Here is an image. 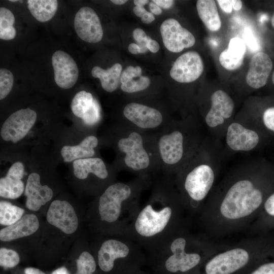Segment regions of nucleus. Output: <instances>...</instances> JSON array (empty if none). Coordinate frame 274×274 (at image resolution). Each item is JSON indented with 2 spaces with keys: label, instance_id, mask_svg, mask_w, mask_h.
<instances>
[{
  "label": "nucleus",
  "instance_id": "1",
  "mask_svg": "<svg viewBox=\"0 0 274 274\" xmlns=\"http://www.w3.org/2000/svg\"><path fill=\"white\" fill-rule=\"evenodd\" d=\"M274 186V169L267 167L257 179H240L222 195L205 204L199 215L209 237H219L250 226Z\"/></svg>",
  "mask_w": 274,
  "mask_h": 274
},
{
  "label": "nucleus",
  "instance_id": "2",
  "mask_svg": "<svg viewBox=\"0 0 274 274\" xmlns=\"http://www.w3.org/2000/svg\"><path fill=\"white\" fill-rule=\"evenodd\" d=\"M274 245L268 234L245 239L233 246H226L211 257L204 267L206 274H232L247 265Z\"/></svg>",
  "mask_w": 274,
  "mask_h": 274
},
{
  "label": "nucleus",
  "instance_id": "3",
  "mask_svg": "<svg viewBox=\"0 0 274 274\" xmlns=\"http://www.w3.org/2000/svg\"><path fill=\"white\" fill-rule=\"evenodd\" d=\"M182 211L170 205L156 208L148 204L136 215L134 230L141 238L146 239H153L169 230L175 233L182 228Z\"/></svg>",
  "mask_w": 274,
  "mask_h": 274
},
{
  "label": "nucleus",
  "instance_id": "4",
  "mask_svg": "<svg viewBox=\"0 0 274 274\" xmlns=\"http://www.w3.org/2000/svg\"><path fill=\"white\" fill-rule=\"evenodd\" d=\"M215 173L211 166L201 164L195 167L186 177L184 187L191 201L188 211L192 214L200 215L202 206L213 186Z\"/></svg>",
  "mask_w": 274,
  "mask_h": 274
},
{
  "label": "nucleus",
  "instance_id": "5",
  "mask_svg": "<svg viewBox=\"0 0 274 274\" xmlns=\"http://www.w3.org/2000/svg\"><path fill=\"white\" fill-rule=\"evenodd\" d=\"M131 194V190L126 184L117 183L109 186L99 199L100 220L108 223L116 222L121 215L123 203Z\"/></svg>",
  "mask_w": 274,
  "mask_h": 274
},
{
  "label": "nucleus",
  "instance_id": "6",
  "mask_svg": "<svg viewBox=\"0 0 274 274\" xmlns=\"http://www.w3.org/2000/svg\"><path fill=\"white\" fill-rule=\"evenodd\" d=\"M37 113L27 108L20 109L10 115L4 122L1 135L6 141L16 143L23 139L35 124Z\"/></svg>",
  "mask_w": 274,
  "mask_h": 274
},
{
  "label": "nucleus",
  "instance_id": "7",
  "mask_svg": "<svg viewBox=\"0 0 274 274\" xmlns=\"http://www.w3.org/2000/svg\"><path fill=\"white\" fill-rule=\"evenodd\" d=\"M160 29L163 44L170 52H180L184 48L193 46L195 43L192 33L183 27L175 19L165 20L161 24Z\"/></svg>",
  "mask_w": 274,
  "mask_h": 274
},
{
  "label": "nucleus",
  "instance_id": "8",
  "mask_svg": "<svg viewBox=\"0 0 274 274\" xmlns=\"http://www.w3.org/2000/svg\"><path fill=\"white\" fill-rule=\"evenodd\" d=\"M74 25L77 35L82 40L90 43L101 40L103 30L99 18L90 7L84 6L77 11Z\"/></svg>",
  "mask_w": 274,
  "mask_h": 274
},
{
  "label": "nucleus",
  "instance_id": "9",
  "mask_svg": "<svg viewBox=\"0 0 274 274\" xmlns=\"http://www.w3.org/2000/svg\"><path fill=\"white\" fill-rule=\"evenodd\" d=\"M203 67L200 55L196 51H188L177 58L169 74L173 79L178 82L190 83L198 79L203 72Z\"/></svg>",
  "mask_w": 274,
  "mask_h": 274
},
{
  "label": "nucleus",
  "instance_id": "10",
  "mask_svg": "<svg viewBox=\"0 0 274 274\" xmlns=\"http://www.w3.org/2000/svg\"><path fill=\"white\" fill-rule=\"evenodd\" d=\"M54 81L60 88H72L79 78L78 66L74 58L66 52L55 51L51 57Z\"/></svg>",
  "mask_w": 274,
  "mask_h": 274
},
{
  "label": "nucleus",
  "instance_id": "11",
  "mask_svg": "<svg viewBox=\"0 0 274 274\" xmlns=\"http://www.w3.org/2000/svg\"><path fill=\"white\" fill-rule=\"evenodd\" d=\"M118 147L126 154L124 162L128 167L139 170L149 166V155L143 147L142 138L138 132H132L127 138L121 139Z\"/></svg>",
  "mask_w": 274,
  "mask_h": 274
},
{
  "label": "nucleus",
  "instance_id": "12",
  "mask_svg": "<svg viewBox=\"0 0 274 274\" xmlns=\"http://www.w3.org/2000/svg\"><path fill=\"white\" fill-rule=\"evenodd\" d=\"M47 220L66 234L75 232L78 219L73 206L65 200L53 201L47 213Z\"/></svg>",
  "mask_w": 274,
  "mask_h": 274
},
{
  "label": "nucleus",
  "instance_id": "13",
  "mask_svg": "<svg viewBox=\"0 0 274 274\" xmlns=\"http://www.w3.org/2000/svg\"><path fill=\"white\" fill-rule=\"evenodd\" d=\"M123 114L130 121L142 128H153L162 121L161 113L156 109L135 102L128 104Z\"/></svg>",
  "mask_w": 274,
  "mask_h": 274
},
{
  "label": "nucleus",
  "instance_id": "14",
  "mask_svg": "<svg viewBox=\"0 0 274 274\" xmlns=\"http://www.w3.org/2000/svg\"><path fill=\"white\" fill-rule=\"evenodd\" d=\"M211 107L206 117V122L210 127H215L230 118L234 104L230 96L225 91L219 90L211 95Z\"/></svg>",
  "mask_w": 274,
  "mask_h": 274
},
{
  "label": "nucleus",
  "instance_id": "15",
  "mask_svg": "<svg viewBox=\"0 0 274 274\" xmlns=\"http://www.w3.org/2000/svg\"><path fill=\"white\" fill-rule=\"evenodd\" d=\"M272 68V60L267 54L263 52L256 53L251 59L246 77L247 84L255 89L264 86Z\"/></svg>",
  "mask_w": 274,
  "mask_h": 274
},
{
  "label": "nucleus",
  "instance_id": "16",
  "mask_svg": "<svg viewBox=\"0 0 274 274\" xmlns=\"http://www.w3.org/2000/svg\"><path fill=\"white\" fill-rule=\"evenodd\" d=\"M226 141L233 150L249 151L259 144L260 138L256 131L246 128L239 123H232L227 128Z\"/></svg>",
  "mask_w": 274,
  "mask_h": 274
},
{
  "label": "nucleus",
  "instance_id": "17",
  "mask_svg": "<svg viewBox=\"0 0 274 274\" xmlns=\"http://www.w3.org/2000/svg\"><path fill=\"white\" fill-rule=\"evenodd\" d=\"M130 247L126 243L116 239L105 241L98 252V264L100 268L105 272L111 271L115 260L128 256Z\"/></svg>",
  "mask_w": 274,
  "mask_h": 274
},
{
  "label": "nucleus",
  "instance_id": "18",
  "mask_svg": "<svg viewBox=\"0 0 274 274\" xmlns=\"http://www.w3.org/2000/svg\"><path fill=\"white\" fill-rule=\"evenodd\" d=\"M53 195V191L48 186L41 184L38 174L33 173L28 176L25 190V205L28 209L38 211L52 199Z\"/></svg>",
  "mask_w": 274,
  "mask_h": 274
},
{
  "label": "nucleus",
  "instance_id": "19",
  "mask_svg": "<svg viewBox=\"0 0 274 274\" xmlns=\"http://www.w3.org/2000/svg\"><path fill=\"white\" fill-rule=\"evenodd\" d=\"M24 168L21 162L13 163L5 177L0 179V196L16 199L21 195L24 191V184L22 181Z\"/></svg>",
  "mask_w": 274,
  "mask_h": 274
},
{
  "label": "nucleus",
  "instance_id": "20",
  "mask_svg": "<svg viewBox=\"0 0 274 274\" xmlns=\"http://www.w3.org/2000/svg\"><path fill=\"white\" fill-rule=\"evenodd\" d=\"M39 227L38 217L34 214H26L15 223L0 231V239L10 242L34 233Z\"/></svg>",
  "mask_w": 274,
  "mask_h": 274
},
{
  "label": "nucleus",
  "instance_id": "21",
  "mask_svg": "<svg viewBox=\"0 0 274 274\" xmlns=\"http://www.w3.org/2000/svg\"><path fill=\"white\" fill-rule=\"evenodd\" d=\"M159 149L163 161L168 164L178 162L183 154V136L179 131L162 136L159 141Z\"/></svg>",
  "mask_w": 274,
  "mask_h": 274
},
{
  "label": "nucleus",
  "instance_id": "22",
  "mask_svg": "<svg viewBox=\"0 0 274 274\" xmlns=\"http://www.w3.org/2000/svg\"><path fill=\"white\" fill-rule=\"evenodd\" d=\"M250 227L252 232L258 235L267 234L274 230V186Z\"/></svg>",
  "mask_w": 274,
  "mask_h": 274
},
{
  "label": "nucleus",
  "instance_id": "23",
  "mask_svg": "<svg viewBox=\"0 0 274 274\" xmlns=\"http://www.w3.org/2000/svg\"><path fill=\"white\" fill-rule=\"evenodd\" d=\"M246 50V44L242 39L239 38H232L229 41L228 48L220 54L219 62L226 70H236L243 64Z\"/></svg>",
  "mask_w": 274,
  "mask_h": 274
},
{
  "label": "nucleus",
  "instance_id": "24",
  "mask_svg": "<svg viewBox=\"0 0 274 274\" xmlns=\"http://www.w3.org/2000/svg\"><path fill=\"white\" fill-rule=\"evenodd\" d=\"M97 144V139L94 135H89L77 145L64 146L61 150V155L65 162L90 158L94 155V148Z\"/></svg>",
  "mask_w": 274,
  "mask_h": 274
},
{
  "label": "nucleus",
  "instance_id": "25",
  "mask_svg": "<svg viewBox=\"0 0 274 274\" xmlns=\"http://www.w3.org/2000/svg\"><path fill=\"white\" fill-rule=\"evenodd\" d=\"M73 166L75 176L81 180L87 178L90 173L101 179H106L108 176L106 166L99 158L77 159L74 161Z\"/></svg>",
  "mask_w": 274,
  "mask_h": 274
},
{
  "label": "nucleus",
  "instance_id": "26",
  "mask_svg": "<svg viewBox=\"0 0 274 274\" xmlns=\"http://www.w3.org/2000/svg\"><path fill=\"white\" fill-rule=\"evenodd\" d=\"M121 89L128 93L142 91L150 85L148 77L142 76V68L139 66H128L122 72L120 78Z\"/></svg>",
  "mask_w": 274,
  "mask_h": 274
},
{
  "label": "nucleus",
  "instance_id": "27",
  "mask_svg": "<svg viewBox=\"0 0 274 274\" xmlns=\"http://www.w3.org/2000/svg\"><path fill=\"white\" fill-rule=\"evenodd\" d=\"M122 66L116 63L107 70L95 66L91 70L92 76L100 80L102 88L106 91L112 92L120 85Z\"/></svg>",
  "mask_w": 274,
  "mask_h": 274
},
{
  "label": "nucleus",
  "instance_id": "28",
  "mask_svg": "<svg viewBox=\"0 0 274 274\" xmlns=\"http://www.w3.org/2000/svg\"><path fill=\"white\" fill-rule=\"evenodd\" d=\"M198 16L208 29L216 31L221 26L218 9L213 0H198L196 3Z\"/></svg>",
  "mask_w": 274,
  "mask_h": 274
},
{
  "label": "nucleus",
  "instance_id": "29",
  "mask_svg": "<svg viewBox=\"0 0 274 274\" xmlns=\"http://www.w3.org/2000/svg\"><path fill=\"white\" fill-rule=\"evenodd\" d=\"M27 8L32 16L40 22L51 20L58 9L56 0H28Z\"/></svg>",
  "mask_w": 274,
  "mask_h": 274
},
{
  "label": "nucleus",
  "instance_id": "30",
  "mask_svg": "<svg viewBox=\"0 0 274 274\" xmlns=\"http://www.w3.org/2000/svg\"><path fill=\"white\" fill-rule=\"evenodd\" d=\"M15 17L9 9L1 7L0 8V39L3 40H11L16 35L15 28L13 27Z\"/></svg>",
  "mask_w": 274,
  "mask_h": 274
},
{
  "label": "nucleus",
  "instance_id": "31",
  "mask_svg": "<svg viewBox=\"0 0 274 274\" xmlns=\"http://www.w3.org/2000/svg\"><path fill=\"white\" fill-rule=\"evenodd\" d=\"M92 95L86 91L77 93L71 102V110L77 117L82 119L85 114L90 109L94 102Z\"/></svg>",
  "mask_w": 274,
  "mask_h": 274
},
{
  "label": "nucleus",
  "instance_id": "32",
  "mask_svg": "<svg viewBox=\"0 0 274 274\" xmlns=\"http://www.w3.org/2000/svg\"><path fill=\"white\" fill-rule=\"evenodd\" d=\"M24 210L11 203L1 201L0 202V223L3 225H11L20 219Z\"/></svg>",
  "mask_w": 274,
  "mask_h": 274
},
{
  "label": "nucleus",
  "instance_id": "33",
  "mask_svg": "<svg viewBox=\"0 0 274 274\" xmlns=\"http://www.w3.org/2000/svg\"><path fill=\"white\" fill-rule=\"evenodd\" d=\"M77 271L75 274H93L96 268L93 256L87 251L83 252L76 261Z\"/></svg>",
  "mask_w": 274,
  "mask_h": 274
},
{
  "label": "nucleus",
  "instance_id": "34",
  "mask_svg": "<svg viewBox=\"0 0 274 274\" xmlns=\"http://www.w3.org/2000/svg\"><path fill=\"white\" fill-rule=\"evenodd\" d=\"M13 73L5 68L0 69V99H4L11 91L14 84Z\"/></svg>",
  "mask_w": 274,
  "mask_h": 274
},
{
  "label": "nucleus",
  "instance_id": "35",
  "mask_svg": "<svg viewBox=\"0 0 274 274\" xmlns=\"http://www.w3.org/2000/svg\"><path fill=\"white\" fill-rule=\"evenodd\" d=\"M18 254L14 250L2 248L0 249V265L5 268H12L19 262Z\"/></svg>",
  "mask_w": 274,
  "mask_h": 274
},
{
  "label": "nucleus",
  "instance_id": "36",
  "mask_svg": "<svg viewBox=\"0 0 274 274\" xmlns=\"http://www.w3.org/2000/svg\"><path fill=\"white\" fill-rule=\"evenodd\" d=\"M261 119L266 129L274 133V106L267 107L263 111Z\"/></svg>",
  "mask_w": 274,
  "mask_h": 274
},
{
  "label": "nucleus",
  "instance_id": "37",
  "mask_svg": "<svg viewBox=\"0 0 274 274\" xmlns=\"http://www.w3.org/2000/svg\"><path fill=\"white\" fill-rule=\"evenodd\" d=\"M99 118V108L98 103L94 100L92 106L85 114L82 119L87 125H92L95 123Z\"/></svg>",
  "mask_w": 274,
  "mask_h": 274
},
{
  "label": "nucleus",
  "instance_id": "38",
  "mask_svg": "<svg viewBox=\"0 0 274 274\" xmlns=\"http://www.w3.org/2000/svg\"><path fill=\"white\" fill-rule=\"evenodd\" d=\"M249 274H274V249L271 256V260L263 262Z\"/></svg>",
  "mask_w": 274,
  "mask_h": 274
},
{
  "label": "nucleus",
  "instance_id": "39",
  "mask_svg": "<svg viewBox=\"0 0 274 274\" xmlns=\"http://www.w3.org/2000/svg\"><path fill=\"white\" fill-rule=\"evenodd\" d=\"M244 37L245 40L247 43L249 47L253 50H255L258 48V43L253 34L252 31L249 28H246L244 30Z\"/></svg>",
  "mask_w": 274,
  "mask_h": 274
},
{
  "label": "nucleus",
  "instance_id": "40",
  "mask_svg": "<svg viewBox=\"0 0 274 274\" xmlns=\"http://www.w3.org/2000/svg\"><path fill=\"white\" fill-rule=\"evenodd\" d=\"M132 36L138 44L147 43L148 37L144 30L141 28L135 29L132 32Z\"/></svg>",
  "mask_w": 274,
  "mask_h": 274
},
{
  "label": "nucleus",
  "instance_id": "41",
  "mask_svg": "<svg viewBox=\"0 0 274 274\" xmlns=\"http://www.w3.org/2000/svg\"><path fill=\"white\" fill-rule=\"evenodd\" d=\"M220 8L226 13H230L232 9V0H218Z\"/></svg>",
  "mask_w": 274,
  "mask_h": 274
},
{
  "label": "nucleus",
  "instance_id": "42",
  "mask_svg": "<svg viewBox=\"0 0 274 274\" xmlns=\"http://www.w3.org/2000/svg\"><path fill=\"white\" fill-rule=\"evenodd\" d=\"M147 47L148 50L152 53H156L160 48V46L157 42L152 40L150 37H148L147 41Z\"/></svg>",
  "mask_w": 274,
  "mask_h": 274
},
{
  "label": "nucleus",
  "instance_id": "43",
  "mask_svg": "<svg viewBox=\"0 0 274 274\" xmlns=\"http://www.w3.org/2000/svg\"><path fill=\"white\" fill-rule=\"evenodd\" d=\"M152 2L158 5L160 8L163 9H169L174 4V1L173 0H152Z\"/></svg>",
  "mask_w": 274,
  "mask_h": 274
},
{
  "label": "nucleus",
  "instance_id": "44",
  "mask_svg": "<svg viewBox=\"0 0 274 274\" xmlns=\"http://www.w3.org/2000/svg\"><path fill=\"white\" fill-rule=\"evenodd\" d=\"M155 20V16L151 12H147L141 17V21L145 24H149Z\"/></svg>",
  "mask_w": 274,
  "mask_h": 274
},
{
  "label": "nucleus",
  "instance_id": "45",
  "mask_svg": "<svg viewBox=\"0 0 274 274\" xmlns=\"http://www.w3.org/2000/svg\"><path fill=\"white\" fill-rule=\"evenodd\" d=\"M149 9L151 11V12L155 15H160L162 13V10L161 8L156 4L153 2H150L149 3Z\"/></svg>",
  "mask_w": 274,
  "mask_h": 274
},
{
  "label": "nucleus",
  "instance_id": "46",
  "mask_svg": "<svg viewBox=\"0 0 274 274\" xmlns=\"http://www.w3.org/2000/svg\"><path fill=\"white\" fill-rule=\"evenodd\" d=\"M128 51L132 54L141 53L140 48L139 45L135 43H131L128 47Z\"/></svg>",
  "mask_w": 274,
  "mask_h": 274
},
{
  "label": "nucleus",
  "instance_id": "47",
  "mask_svg": "<svg viewBox=\"0 0 274 274\" xmlns=\"http://www.w3.org/2000/svg\"><path fill=\"white\" fill-rule=\"evenodd\" d=\"M133 12L136 16L141 18L142 16L147 12V11L144 8V7L135 6L133 8Z\"/></svg>",
  "mask_w": 274,
  "mask_h": 274
},
{
  "label": "nucleus",
  "instance_id": "48",
  "mask_svg": "<svg viewBox=\"0 0 274 274\" xmlns=\"http://www.w3.org/2000/svg\"><path fill=\"white\" fill-rule=\"evenodd\" d=\"M24 274H46L40 269L33 267H27L24 269Z\"/></svg>",
  "mask_w": 274,
  "mask_h": 274
},
{
  "label": "nucleus",
  "instance_id": "49",
  "mask_svg": "<svg viewBox=\"0 0 274 274\" xmlns=\"http://www.w3.org/2000/svg\"><path fill=\"white\" fill-rule=\"evenodd\" d=\"M232 9L235 11H239L242 8V2L240 0H232Z\"/></svg>",
  "mask_w": 274,
  "mask_h": 274
},
{
  "label": "nucleus",
  "instance_id": "50",
  "mask_svg": "<svg viewBox=\"0 0 274 274\" xmlns=\"http://www.w3.org/2000/svg\"><path fill=\"white\" fill-rule=\"evenodd\" d=\"M51 274H70V273L65 267H61L53 271Z\"/></svg>",
  "mask_w": 274,
  "mask_h": 274
},
{
  "label": "nucleus",
  "instance_id": "51",
  "mask_svg": "<svg viewBox=\"0 0 274 274\" xmlns=\"http://www.w3.org/2000/svg\"><path fill=\"white\" fill-rule=\"evenodd\" d=\"M135 6L144 7L146 4L149 3L148 0H134L133 1Z\"/></svg>",
  "mask_w": 274,
  "mask_h": 274
},
{
  "label": "nucleus",
  "instance_id": "52",
  "mask_svg": "<svg viewBox=\"0 0 274 274\" xmlns=\"http://www.w3.org/2000/svg\"><path fill=\"white\" fill-rule=\"evenodd\" d=\"M111 2L117 5H122L125 4L127 1V0H111Z\"/></svg>",
  "mask_w": 274,
  "mask_h": 274
},
{
  "label": "nucleus",
  "instance_id": "53",
  "mask_svg": "<svg viewBox=\"0 0 274 274\" xmlns=\"http://www.w3.org/2000/svg\"><path fill=\"white\" fill-rule=\"evenodd\" d=\"M271 25H272V27L274 28V13L273 14V15H272V17H271Z\"/></svg>",
  "mask_w": 274,
  "mask_h": 274
},
{
  "label": "nucleus",
  "instance_id": "54",
  "mask_svg": "<svg viewBox=\"0 0 274 274\" xmlns=\"http://www.w3.org/2000/svg\"><path fill=\"white\" fill-rule=\"evenodd\" d=\"M272 83L274 85V71L272 73Z\"/></svg>",
  "mask_w": 274,
  "mask_h": 274
},
{
  "label": "nucleus",
  "instance_id": "55",
  "mask_svg": "<svg viewBox=\"0 0 274 274\" xmlns=\"http://www.w3.org/2000/svg\"><path fill=\"white\" fill-rule=\"evenodd\" d=\"M9 1L11 2H21L22 1H19L18 0H10Z\"/></svg>",
  "mask_w": 274,
  "mask_h": 274
}]
</instances>
